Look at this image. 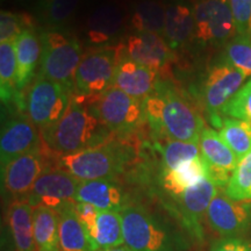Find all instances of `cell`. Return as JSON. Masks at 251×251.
I'll return each mask as SVG.
<instances>
[{
    "instance_id": "6da1fadb",
    "label": "cell",
    "mask_w": 251,
    "mask_h": 251,
    "mask_svg": "<svg viewBox=\"0 0 251 251\" xmlns=\"http://www.w3.org/2000/svg\"><path fill=\"white\" fill-rule=\"evenodd\" d=\"M84 98L72 96L65 114L54 125L41 130L43 143L58 156L70 155L107 142L109 131Z\"/></svg>"
},
{
    "instance_id": "7a4b0ae2",
    "label": "cell",
    "mask_w": 251,
    "mask_h": 251,
    "mask_svg": "<svg viewBox=\"0 0 251 251\" xmlns=\"http://www.w3.org/2000/svg\"><path fill=\"white\" fill-rule=\"evenodd\" d=\"M125 244L133 251H184L186 243L178 231L139 205L120 212Z\"/></svg>"
},
{
    "instance_id": "3957f363",
    "label": "cell",
    "mask_w": 251,
    "mask_h": 251,
    "mask_svg": "<svg viewBox=\"0 0 251 251\" xmlns=\"http://www.w3.org/2000/svg\"><path fill=\"white\" fill-rule=\"evenodd\" d=\"M129 155L117 143H103L70 155L58 156L56 168L79 179H113L124 171Z\"/></svg>"
},
{
    "instance_id": "277c9868",
    "label": "cell",
    "mask_w": 251,
    "mask_h": 251,
    "mask_svg": "<svg viewBox=\"0 0 251 251\" xmlns=\"http://www.w3.org/2000/svg\"><path fill=\"white\" fill-rule=\"evenodd\" d=\"M42 55L39 76L69 87L74 92L75 76L81 61V47L74 37L59 31L41 35Z\"/></svg>"
},
{
    "instance_id": "5b68a950",
    "label": "cell",
    "mask_w": 251,
    "mask_h": 251,
    "mask_svg": "<svg viewBox=\"0 0 251 251\" xmlns=\"http://www.w3.org/2000/svg\"><path fill=\"white\" fill-rule=\"evenodd\" d=\"M157 92L162 96V133L171 141L199 143L203 121L197 109L181 94L168 84H159Z\"/></svg>"
},
{
    "instance_id": "8992f818",
    "label": "cell",
    "mask_w": 251,
    "mask_h": 251,
    "mask_svg": "<svg viewBox=\"0 0 251 251\" xmlns=\"http://www.w3.org/2000/svg\"><path fill=\"white\" fill-rule=\"evenodd\" d=\"M94 114L111 133L129 134L144 117L143 101L135 99L118 87H111L94 99Z\"/></svg>"
},
{
    "instance_id": "52a82bcc",
    "label": "cell",
    "mask_w": 251,
    "mask_h": 251,
    "mask_svg": "<svg viewBox=\"0 0 251 251\" xmlns=\"http://www.w3.org/2000/svg\"><path fill=\"white\" fill-rule=\"evenodd\" d=\"M72 98V90L37 76L28 92L26 109L28 118L41 130L57 122L69 108Z\"/></svg>"
},
{
    "instance_id": "ba28073f",
    "label": "cell",
    "mask_w": 251,
    "mask_h": 251,
    "mask_svg": "<svg viewBox=\"0 0 251 251\" xmlns=\"http://www.w3.org/2000/svg\"><path fill=\"white\" fill-rule=\"evenodd\" d=\"M246 75L227 62L211 68L202 86V100L213 126L220 128L222 113L228 102L243 86Z\"/></svg>"
},
{
    "instance_id": "9c48e42d",
    "label": "cell",
    "mask_w": 251,
    "mask_h": 251,
    "mask_svg": "<svg viewBox=\"0 0 251 251\" xmlns=\"http://www.w3.org/2000/svg\"><path fill=\"white\" fill-rule=\"evenodd\" d=\"M117 51L97 50L81 58L74 83L75 96L97 99L113 87Z\"/></svg>"
},
{
    "instance_id": "30bf717a",
    "label": "cell",
    "mask_w": 251,
    "mask_h": 251,
    "mask_svg": "<svg viewBox=\"0 0 251 251\" xmlns=\"http://www.w3.org/2000/svg\"><path fill=\"white\" fill-rule=\"evenodd\" d=\"M52 168L48 155L37 147L1 169L2 188L15 200H26L36 180Z\"/></svg>"
},
{
    "instance_id": "8fae6325",
    "label": "cell",
    "mask_w": 251,
    "mask_h": 251,
    "mask_svg": "<svg viewBox=\"0 0 251 251\" xmlns=\"http://www.w3.org/2000/svg\"><path fill=\"white\" fill-rule=\"evenodd\" d=\"M79 184L80 180L75 176L55 166L36 180L26 200L33 208L43 206L58 212L69 203L76 202Z\"/></svg>"
},
{
    "instance_id": "7c38bea8",
    "label": "cell",
    "mask_w": 251,
    "mask_h": 251,
    "mask_svg": "<svg viewBox=\"0 0 251 251\" xmlns=\"http://www.w3.org/2000/svg\"><path fill=\"white\" fill-rule=\"evenodd\" d=\"M193 13L194 34L202 42H224L236 33L228 0H198Z\"/></svg>"
},
{
    "instance_id": "4fadbf2b",
    "label": "cell",
    "mask_w": 251,
    "mask_h": 251,
    "mask_svg": "<svg viewBox=\"0 0 251 251\" xmlns=\"http://www.w3.org/2000/svg\"><path fill=\"white\" fill-rule=\"evenodd\" d=\"M206 219L216 234L235 237L251 227V203L237 201L225 191H219L208 207Z\"/></svg>"
},
{
    "instance_id": "5bb4252c",
    "label": "cell",
    "mask_w": 251,
    "mask_h": 251,
    "mask_svg": "<svg viewBox=\"0 0 251 251\" xmlns=\"http://www.w3.org/2000/svg\"><path fill=\"white\" fill-rule=\"evenodd\" d=\"M218 192V185L206 176L199 183L188 187L177 198L178 211L183 224L188 231L198 238H202V221Z\"/></svg>"
},
{
    "instance_id": "9a60e30c",
    "label": "cell",
    "mask_w": 251,
    "mask_h": 251,
    "mask_svg": "<svg viewBox=\"0 0 251 251\" xmlns=\"http://www.w3.org/2000/svg\"><path fill=\"white\" fill-rule=\"evenodd\" d=\"M200 152L205 159L208 176L219 187L227 186L238 164V158L215 130L203 128L199 140Z\"/></svg>"
},
{
    "instance_id": "2e32d148",
    "label": "cell",
    "mask_w": 251,
    "mask_h": 251,
    "mask_svg": "<svg viewBox=\"0 0 251 251\" xmlns=\"http://www.w3.org/2000/svg\"><path fill=\"white\" fill-rule=\"evenodd\" d=\"M40 147L37 129L28 117L12 118L1 129L0 163L1 169L17 157Z\"/></svg>"
},
{
    "instance_id": "e0dca14e",
    "label": "cell",
    "mask_w": 251,
    "mask_h": 251,
    "mask_svg": "<svg viewBox=\"0 0 251 251\" xmlns=\"http://www.w3.org/2000/svg\"><path fill=\"white\" fill-rule=\"evenodd\" d=\"M157 72L131 59L126 51L117 52L113 86L118 87L135 99L144 100L156 85Z\"/></svg>"
},
{
    "instance_id": "ac0fdd59",
    "label": "cell",
    "mask_w": 251,
    "mask_h": 251,
    "mask_svg": "<svg viewBox=\"0 0 251 251\" xmlns=\"http://www.w3.org/2000/svg\"><path fill=\"white\" fill-rule=\"evenodd\" d=\"M125 51L133 61L156 72L171 59V50L163 37L149 30H139L128 37Z\"/></svg>"
},
{
    "instance_id": "d6986e66",
    "label": "cell",
    "mask_w": 251,
    "mask_h": 251,
    "mask_svg": "<svg viewBox=\"0 0 251 251\" xmlns=\"http://www.w3.org/2000/svg\"><path fill=\"white\" fill-rule=\"evenodd\" d=\"M76 202L90 203L99 211L121 212L126 203V194L115 178L80 181Z\"/></svg>"
},
{
    "instance_id": "ffe728a7",
    "label": "cell",
    "mask_w": 251,
    "mask_h": 251,
    "mask_svg": "<svg viewBox=\"0 0 251 251\" xmlns=\"http://www.w3.org/2000/svg\"><path fill=\"white\" fill-rule=\"evenodd\" d=\"M17 50V91H23L33 79L35 69L41 62L42 42L41 37L31 28H24L15 40Z\"/></svg>"
},
{
    "instance_id": "44dd1931",
    "label": "cell",
    "mask_w": 251,
    "mask_h": 251,
    "mask_svg": "<svg viewBox=\"0 0 251 251\" xmlns=\"http://www.w3.org/2000/svg\"><path fill=\"white\" fill-rule=\"evenodd\" d=\"M34 208L27 200H14L7 209V224L15 251H37L34 238Z\"/></svg>"
},
{
    "instance_id": "7402d4cb",
    "label": "cell",
    "mask_w": 251,
    "mask_h": 251,
    "mask_svg": "<svg viewBox=\"0 0 251 251\" xmlns=\"http://www.w3.org/2000/svg\"><path fill=\"white\" fill-rule=\"evenodd\" d=\"M71 202L58 211V235L61 251H92L85 229Z\"/></svg>"
},
{
    "instance_id": "603a6c76",
    "label": "cell",
    "mask_w": 251,
    "mask_h": 251,
    "mask_svg": "<svg viewBox=\"0 0 251 251\" xmlns=\"http://www.w3.org/2000/svg\"><path fill=\"white\" fill-rule=\"evenodd\" d=\"M196 30L193 9L183 2H171L165 7L163 33L172 47L186 42Z\"/></svg>"
},
{
    "instance_id": "cb8c5ba5",
    "label": "cell",
    "mask_w": 251,
    "mask_h": 251,
    "mask_svg": "<svg viewBox=\"0 0 251 251\" xmlns=\"http://www.w3.org/2000/svg\"><path fill=\"white\" fill-rule=\"evenodd\" d=\"M207 176V165L202 156L188 161L170 171L162 172V185L164 190L178 198L185 190L199 183Z\"/></svg>"
},
{
    "instance_id": "d4e9b609",
    "label": "cell",
    "mask_w": 251,
    "mask_h": 251,
    "mask_svg": "<svg viewBox=\"0 0 251 251\" xmlns=\"http://www.w3.org/2000/svg\"><path fill=\"white\" fill-rule=\"evenodd\" d=\"M92 251H99L125 244L120 212L99 211L96 231L90 240Z\"/></svg>"
},
{
    "instance_id": "484cf974",
    "label": "cell",
    "mask_w": 251,
    "mask_h": 251,
    "mask_svg": "<svg viewBox=\"0 0 251 251\" xmlns=\"http://www.w3.org/2000/svg\"><path fill=\"white\" fill-rule=\"evenodd\" d=\"M33 224L37 251H61L57 212L48 207H35Z\"/></svg>"
},
{
    "instance_id": "4316f807",
    "label": "cell",
    "mask_w": 251,
    "mask_h": 251,
    "mask_svg": "<svg viewBox=\"0 0 251 251\" xmlns=\"http://www.w3.org/2000/svg\"><path fill=\"white\" fill-rule=\"evenodd\" d=\"M219 135L233 150L238 161L251 151V125L249 122L229 117L222 118Z\"/></svg>"
},
{
    "instance_id": "83f0119b",
    "label": "cell",
    "mask_w": 251,
    "mask_h": 251,
    "mask_svg": "<svg viewBox=\"0 0 251 251\" xmlns=\"http://www.w3.org/2000/svg\"><path fill=\"white\" fill-rule=\"evenodd\" d=\"M17 50L15 41L0 42V96L2 102L15 98Z\"/></svg>"
},
{
    "instance_id": "f1b7e54d",
    "label": "cell",
    "mask_w": 251,
    "mask_h": 251,
    "mask_svg": "<svg viewBox=\"0 0 251 251\" xmlns=\"http://www.w3.org/2000/svg\"><path fill=\"white\" fill-rule=\"evenodd\" d=\"M225 192L229 198L237 201L251 200V151L247 153L230 176Z\"/></svg>"
},
{
    "instance_id": "f546056e",
    "label": "cell",
    "mask_w": 251,
    "mask_h": 251,
    "mask_svg": "<svg viewBox=\"0 0 251 251\" xmlns=\"http://www.w3.org/2000/svg\"><path fill=\"white\" fill-rule=\"evenodd\" d=\"M199 156H201L199 143L170 141L162 150V172L174 170Z\"/></svg>"
},
{
    "instance_id": "4dcf8cb0",
    "label": "cell",
    "mask_w": 251,
    "mask_h": 251,
    "mask_svg": "<svg viewBox=\"0 0 251 251\" xmlns=\"http://www.w3.org/2000/svg\"><path fill=\"white\" fill-rule=\"evenodd\" d=\"M165 8L153 0H143L136 6L133 21L139 30H149L153 33L163 31Z\"/></svg>"
},
{
    "instance_id": "1f68e13d",
    "label": "cell",
    "mask_w": 251,
    "mask_h": 251,
    "mask_svg": "<svg viewBox=\"0 0 251 251\" xmlns=\"http://www.w3.org/2000/svg\"><path fill=\"white\" fill-rule=\"evenodd\" d=\"M225 57V62L243 72L246 77L251 76V36L249 34H237L228 42Z\"/></svg>"
},
{
    "instance_id": "d6a6232c",
    "label": "cell",
    "mask_w": 251,
    "mask_h": 251,
    "mask_svg": "<svg viewBox=\"0 0 251 251\" xmlns=\"http://www.w3.org/2000/svg\"><path fill=\"white\" fill-rule=\"evenodd\" d=\"M222 115L240 119L251 125V78L243 84L233 99L228 102Z\"/></svg>"
},
{
    "instance_id": "836d02e7",
    "label": "cell",
    "mask_w": 251,
    "mask_h": 251,
    "mask_svg": "<svg viewBox=\"0 0 251 251\" xmlns=\"http://www.w3.org/2000/svg\"><path fill=\"white\" fill-rule=\"evenodd\" d=\"M228 2L236 34H248L251 30V0H228Z\"/></svg>"
},
{
    "instance_id": "e575fe53",
    "label": "cell",
    "mask_w": 251,
    "mask_h": 251,
    "mask_svg": "<svg viewBox=\"0 0 251 251\" xmlns=\"http://www.w3.org/2000/svg\"><path fill=\"white\" fill-rule=\"evenodd\" d=\"M24 28L21 27V19L19 15L8 11H1L0 15V42L15 41Z\"/></svg>"
},
{
    "instance_id": "d590c367",
    "label": "cell",
    "mask_w": 251,
    "mask_h": 251,
    "mask_svg": "<svg viewBox=\"0 0 251 251\" xmlns=\"http://www.w3.org/2000/svg\"><path fill=\"white\" fill-rule=\"evenodd\" d=\"M75 211L79 219L80 224L85 229L89 240L93 237L94 231H96L97 219H98L99 209L96 207L85 202H76L75 203Z\"/></svg>"
},
{
    "instance_id": "8d00e7d4",
    "label": "cell",
    "mask_w": 251,
    "mask_h": 251,
    "mask_svg": "<svg viewBox=\"0 0 251 251\" xmlns=\"http://www.w3.org/2000/svg\"><path fill=\"white\" fill-rule=\"evenodd\" d=\"M78 0H50L49 14L54 20L61 21L67 19L76 8Z\"/></svg>"
},
{
    "instance_id": "74e56055",
    "label": "cell",
    "mask_w": 251,
    "mask_h": 251,
    "mask_svg": "<svg viewBox=\"0 0 251 251\" xmlns=\"http://www.w3.org/2000/svg\"><path fill=\"white\" fill-rule=\"evenodd\" d=\"M211 251H251V244L237 237H227L219 241Z\"/></svg>"
},
{
    "instance_id": "f35d334b",
    "label": "cell",
    "mask_w": 251,
    "mask_h": 251,
    "mask_svg": "<svg viewBox=\"0 0 251 251\" xmlns=\"http://www.w3.org/2000/svg\"><path fill=\"white\" fill-rule=\"evenodd\" d=\"M99 251H133V250H131L130 248H128L126 244H122V246L109 248V249H103V250H99Z\"/></svg>"
}]
</instances>
